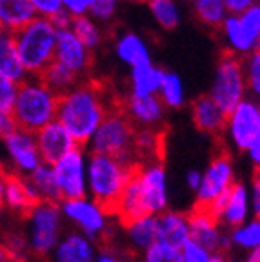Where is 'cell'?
<instances>
[{"label": "cell", "mask_w": 260, "mask_h": 262, "mask_svg": "<svg viewBox=\"0 0 260 262\" xmlns=\"http://www.w3.org/2000/svg\"><path fill=\"white\" fill-rule=\"evenodd\" d=\"M35 15L40 18H51L62 9L60 0H29Z\"/></svg>", "instance_id": "b9f144b4"}, {"label": "cell", "mask_w": 260, "mask_h": 262, "mask_svg": "<svg viewBox=\"0 0 260 262\" xmlns=\"http://www.w3.org/2000/svg\"><path fill=\"white\" fill-rule=\"evenodd\" d=\"M122 228L127 250L133 253H144L149 246H153L159 241V221L153 215L122 222Z\"/></svg>", "instance_id": "7402d4cb"}, {"label": "cell", "mask_w": 260, "mask_h": 262, "mask_svg": "<svg viewBox=\"0 0 260 262\" xmlns=\"http://www.w3.org/2000/svg\"><path fill=\"white\" fill-rule=\"evenodd\" d=\"M226 262H242V258H239V257H228V258H226Z\"/></svg>", "instance_id": "db71d44e"}, {"label": "cell", "mask_w": 260, "mask_h": 262, "mask_svg": "<svg viewBox=\"0 0 260 262\" xmlns=\"http://www.w3.org/2000/svg\"><path fill=\"white\" fill-rule=\"evenodd\" d=\"M6 180H8V171H6L2 166H0V211L4 209V188H6Z\"/></svg>", "instance_id": "816d5d0a"}, {"label": "cell", "mask_w": 260, "mask_h": 262, "mask_svg": "<svg viewBox=\"0 0 260 262\" xmlns=\"http://www.w3.org/2000/svg\"><path fill=\"white\" fill-rule=\"evenodd\" d=\"M118 107L127 117V120L140 129H162V124L166 120L167 110L157 95L149 97L127 95L122 102L118 100Z\"/></svg>", "instance_id": "e0dca14e"}, {"label": "cell", "mask_w": 260, "mask_h": 262, "mask_svg": "<svg viewBox=\"0 0 260 262\" xmlns=\"http://www.w3.org/2000/svg\"><path fill=\"white\" fill-rule=\"evenodd\" d=\"M69 29L75 33V37H77L78 40L85 46V48L90 49L91 53H93L95 49L100 48L102 42H104V38H106L102 26L98 24V22H95L93 18H91V16H88V15L73 18V20H71V26H69Z\"/></svg>", "instance_id": "1f68e13d"}, {"label": "cell", "mask_w": 260, "mask_h": 262, "mask_svg": "<svg viewBox=\"0 0 260 262\" xmlns=\"http://www.w3.org/2000/svg\"><path fill=\"white\" fill-rule=\"evenodd\" d=\"M228 242L229 248H236L246 253L260 250V221L256 217H251L239 228L228 231Z\"/></svg>", "instance_id": "f546056e"}, {"label": "cell", "mask_w": 260, "mask_h": 262, "mask_svg": "<svg viewBox=\"0 0 260 262\" xmlns=\"http://www.w3.org/2000/svg\"><path fill=\"white\" fill-rule=\"evenodd\" d=\"M166 209H169V182L162 160L151 159L138 162L118 199L113 217L122 224L146 215L159 217Z\"/></svg>", "instance_id": "7a4b0ae2"}, {"label": "cell", "mask_w": 260, "mask_h": 262, "mask_svg": "<svg viewBox=\"0 0 260 262\" xmlns=\"http://www.w3.org/2000/svg\"><path fill=\"white\" fill-rule=\"evenodd\" d=\"M118 2H144V0H118Z\"/></svg>", "instance_id": "11a10c76"}, {"label": "cell", "mask_w": 260, "mask_h": 262, "mask_svg": "<svg viewBox=\"0 0 260 262\" xmlns=\"http://www.w3.org/2000/svg\"><path fill=\"white\" fill-rule=\"evenodd\" d=\"M16 127L15 120H13L9 111H0V139H4L8 133H11Z\"/></svg>", "instance_id": "7dc6e473"}, {"label": "cell", "mask_w": 260, "mask_h": 262, "mask_svg": "<svg viewBox=\"0 0 260 262\" xmlns=\"http://www.w3.org/2000/svg\"><path fill=\"white\" fill-rule=\"evenodd\" d=\"M98 246L82 233L71 229L64 231L60 241L49 253V262H95Z\"/></svg>", "instance_id": "ac0fdd59"}, {"label": "cell", "mask_w": 260, "mask_h": 262, "mask_svg": "<svg viewBox=\"0 0 260 262\" xmlns=\"http://www.w3.org/2000/svg\"><path fill=\"white\" fill-rule=\"evenodd\" d=\"M35 16L29 0H0V31L13 35Z\"/></svg>", "instance_id": "4316f807"}, {"label": "cell", "mask_w": 260, "mask_h": 262, "mask_svg": "<svg viewBox=\"0 0 260 262\" xmlns=\"http://www.w3.org/2000/svg\"><path fill=\"white\" fill-rule=\"evenodd\" d=\"M0 244L4 246L9 262H26L29 258V255H31L29 253L26 235L18 233V231H11L6 237H2L0 238Z\"/></svg>", "instance_id": "d590c367"}, {"label": "cell", "mask_w": 260, "mask_h": 262, "mask_svg": "<svg viewBox=\"0 0 260 262\" xmlns=\"http://www.w3.org/2000/svg\"><path fill=\"white\" fill-rule=\"evenodd\" d=\"M0 75L16 82V84H20L22 80L28 78L20 64L18 53H16L13 35L6 31H0Z\"/></svg>", "instance_id": "83f0119b"}, {"label": "cell", "mask_w": 260, "mask_h": 262, "mask_svg": "<svg viewBox=\"0 0 260 262\" xmlns=\"http://www.w3.org/2000/svg\"><path fill=\"white\" fill-rule=\"evenodd\" d=\"M242 66H244V78H246L248 91H253L255 98L258 100V93H260V53L258 51H255V53L242 58Z\"/></svg>", "instance_id": "74e56055"}, {"label": "cell", "mask_w": 260, "mask_h": 262, "mask_svg": "<svg viewBox=\"0 0 260 262\" xmlns=\"http://www.w3.org/2000/svg\"><path fill=\"white\" fill-rule=\"evenodd\" d=\"M175 2H177V0H175Z\"/></svg>", "instance_id": "6f0895ef"}, {"label": "cell", "mask_w": 260, "mask_h": 262, "mask_svg": "<svg viewBox=\"0 0 260 262\" xmlns=\"http://www.w3.org/2000/svg\"><path fill=\"white\" fill-rule=\"evenodd\" d=\"M58 95L42 82L40 77H28L18 84L11 117L16 127L37 133L57 119Z\"/></svg>", "instance_id": "277c9868"}, {"label": "cell", "mask_w": 260, "mask_h": 262, "mask_svg": "<svg viewBox=\"0 0 260 262\" xmlns=\"http://www.w3.org/2000/svg\"><path fill=\"white\" fill-rule=\"evenodd\" d=\"M60 211L66 222L73 226L75 231L82 233L95 244L106 242L113 233V215L106 208H102L90 196L62 201Z\"/></svg>", "instance_id": "ba28073f"}, {"label": "cell", "mask_w": 260, "mask_h": 262, "mask_svg": "<svg viewBox=\"0 0 260 262\" xmlns=\"http://www.w3.org/2000/svg\"><path fill=\"white\" fill-rule=\"evenodd\" d=\"M191 2H197V0H191Z\"/></svg>", "instance_id": "9f6ffc18"}, {"label": "cell", "mask_w": 260, "mask_h": 262, "mask_svg": "<svg viewBox=\"0 0 260 262\" xmlns=\"http://www.w3.org/2000/svg\"><path fill=\"white\" fill-rule=\"evenodd\" d=\"M226 115L209 95H200L191 104V119L197 129L213 137V139H222L224 126H226Z\"/></svg>", "instance_id": "ffe728a7"}, {"label": "cell", "mask_w": 260, "mask_h": 262, "mask_svg": "<svg viewBox=\"0 0 260 262\" xmlns=\"http://www.w3.org/2000/svg\"><path fill=\"white\" fill-rule=\"evenodd\" d=\"M236 182V169L228 151H219L202 171V180L195 193V208L207 209L224 196Z\"/></svg>", "instance_id": "4fadbf2b"}, {"label": "cell", "mask_w": 260, "mask_h": 262, "mask_svg": "<svg viewBox=\"0 0 260 262\" xmlns=\"http://www.w3.org/2000/svg\"><path fill=\"white\" fill-rule=\"evenodd\" d=\"M13 40L28 77H40L46 68L55 60L57 28L49 18L35 16L22 29L13 33Z\"/></svg>", "instance_id": "5b68a950"}, {"label": "cell", "mask_w": 260, "mask_h": 262, "mask_svg": "<svg viewBox=\"0 0 260 262\" xmlns=\"http://www.w3.org/2000/svg\"><path fill=\"white\" fill-rule=\"evenodd\" d=\"M40 78L46 86L53 91V93H57L58 97L64 95L66 91H69L71 88L77 86L78 82H80V78H78L77 75L71 73L69 70H66L64 66H60L55 60L46 68V71L40 75Z\"/></svg>", "instance_id": "836d02e7"}, {"label": "cell", "mask_w": 260, "mask_h": 262, "mask_svg": "<svg viewBox=\"0 0 260 262\" xmlns=\"http://www.w3.org/2000/svg\"><path fill=\"white\" fill-rule=\"evenodd\" d=\"M248 191H249L251 215L258 219L260 217V179H258V171H255V179H253L251 186H248Z\"/></svg>", "instance_id": "ee69618b"}, {"label": "cell", "mask_w": 260, "mask_h": 262, "mask_svg": "<svg viewBox=\"0 0 260 262\" xmlns=\"http://www.w3.org/2000/svg\"><path fill=\"white\" fill-rule=\"evenodd\" d=\"M187 222H189V241L202 246L209 253H216V251L226 253L229 250L228 231L222 229V226L216 222L211 213H207L206 209L193 208V211L187 215Z\"/></svg>", "instance_id": "2e32d148"}, {"label": "cell", "mask_w": 260, "mask_h": 262, "mask_svg": "<svg viewBox=\"0 0 260 262\" xmlns=\"http://www.w3.org/2000/svg\"><path fill=\"white\" fill-rule=\"evenodd\" d=\"M159 242L169 244L180 250L186 242H189V222L187 213L166 209L159 217Z\"/></svg>", "instance_id": "603a6c76"}, {"label": "cell", "mask_w": 260, "mask_h": 262, "mask_svg": "<svg viewBox=\"0 0 260 262\" xmlns=\"http://www.w3.org/2000/svg\"><path fill=\"white\" fill-rule=\"evenodd\" d=\"M115 55L118 60L129 66V70L138 68V66H146L151 62V51L147 48L146 40L137 33H122L120 37L115 40Z\"/></svg>", "instance_id": "d4e9b609"}, {"label": "cell", "mask_w": 260, "mask_h": 262, "mask_svg": "<svg viewBox=\"0 0 260 262\" xmlns=\"http://www.w3.org/2000/svg\"><path fill=\"white\" fill-rule=\"evenodd\" d=\"M135 162L107 155H88V196L113 215L117 202L135 171Z\"/></svg>", "instance_id": "3957f363"}, {"label": "cell", "mask_w": 260, "mask_h": 262, "mask_svg": "<svg viewBox=\"0 0 260 262\" xmlns=\"http://www.w3.org/2000/svg\"><path fill=\"white\" fill-rule=\"evenodd\" d=\"M55 62L64 66L66 70L77 75L80 80L90 78V70L93 64L91 51L75 37L71 29H57L55 44Z\"/></svg>", "instance_id": "9a60e30c"}, {"label": "cell", "mask_w": 260, "mask_h": 262, "mask_svg": "<svg viewBox=\"0 0 260 262\" xmlns=\"http://www.w3.org/2000/svg\"><path fill=\"white\" fill-rule=\"evenodd\" d=\"M88 155L90 153L84 146H75L51 164L60 202L88 196Z\"/></svg>", "instance_id": "8fae6325"}, {"label": "cell", "mask_w": 260, "mask_h": 262, "mask_svg": "<svg viewBox=\"0 0 260 262\" xmlns=\"http://www.w3.org/2000/svg\"><path fill=\"white\" fill-rule=\"evenodd\" d=\"M206 211L211 213L226 231H231V229L239 228L240 224H244L246 221L253 217L251 206H249L248 184L236 180L233 188L224 196H220L219 201L213 202Z\"/></svg>", "instance_id": "5bb4252c"}, {"label": "cell", "mask_w": 260, "mask_h": 262, "mask_svg": "<svg viewBox=\"0 0 260 262\" xmlns=\"http://www.w3.org/2000/svg\"><path fill=\"white\" fill-rule=\"evenodd\" d=\"M157 97L160 98L166 110H182L186 106V88L180 75L166 71Z\"/></svg>", "instance_id": "4dcf8cb0"}, {"label": "cell", "mask_w": 260, "mask_h": 262, "mask_svg": "<svg viewBox=\"0 0 260 262\" xmlns=\"http://www.w3.org/2000/svg\"><path fill=\"white\" fill-rule=\"evenodd\" d=\"M29 180V184L33 186V189L37 191L40 202H53V204H60V193H58L57 182H55L53 169L51 164L42 162L35 171L29 177H26Z\"/></svg>", "instance_id": "f1b7e54d"}, {"label": "cell", "mask_w": 260, "mask_h": 262, "mask_svg": "<svg viewBox=\"0 0 260 262\" xmlns=\"http://www.w3.org/2000/svg\"><path fill=\"white\" fill-rule=\"evenodd\" d=\"M38 202H40V199H38L37 191L33 189V186L29 184V180L26 177L9 175L8 173V180H6L4 188V208L8 211L26 217L29 209L33 206H37Z\"/></svg>", "instance_id": "44dd1931"}, {"label": "cell", "mask_w": 260, "mask_h": 262, "mask_svg": "<svg viewBox=\"0 0 260 262\" xmlns=\"http://www.w3.org/2000/svg\"><path fill=\"white\" fill-rule=\"evenodd\" d=\"M220 33H222L224 42H226V51L228 53H233L236 57H248V55L255 53L258 51V40L251 38L246 33V29L242 28L239 20V15H228L226 16V20L222 22L220 26Z\"/></svg>", "instance_id": "cb8c5ba5"}, {"label": "cell", "mask_w": 260, "mask_h": 262, "mask_svg": "<svg viewBox=\"0 0 260 262\" xmlns=\"http://www.w3.org/2000/svg\"><path fill=\"white\" fill-rule=\"evenodd\" d=\"M239 20L249 37L260 42V8H258V4L251 6V8L246 9L244 13H240Z\"/></svg>", "instance_id": "ab89813d"}, {"label": "cell", "mask_w": 260, "mask_h": 262, "mask_svg": "<svg viewBox=\"0 0 260 262\" xmlns=\"http://www.w3.org/2000/svg\"><path fill=\"white\" fill-rule=\"evenodd\" d=\"M35 140H37V147L42 162L46 164H53L55 160H58L69 149H73L77 146V142L71 139V135L58 120H53L42 129H38L35 133Z\"/></svg>", "instance_id": "d6986e66"}, {"label": "cell", "mask_w": 260, "mask_h": 262, "mask_svg": "<svg viewBox=\"0 0 260 262\" xmlns=\"http://www.w3.org/2000/svg\"><path fill=\"white\" fill-rule=\"evenodd\" d=\"M242 262H260V250H253V251H249V253H246Z\"/></svg>", "instance_id": "f5cc1de1"}, {"label": "cell", "mask_w": 260, "mask_h": 262, "mask_svg": "<svg viewBox=\"0 0 260 262\" xmlns=\"http://www.w3.org/2000/svg\"><path fill=\"white\" fill-rule=\"evenodd\" d=\"M135 126L127 120L126 115L120 111L118 104L106 115L100 126L93 133L88 146L95 155H107L126 162L138 164L133 147Z\"/></svg>", "instance_id": "8992f818"}, {"label": "cell", "mask_w": 260, "mask_h": 262, "mask_svg": "<svg viewBox=\"0 0 260 262\" xmlns=\"http://www.w3.org/2000/svg\"><path fill=\"white\" fill-rule=\"evenodd\" d=\"M0 262H2V260H0Z\"/></svg>", "instance_id": "680465c9"}, {"label": "cell", "mask_w": 260, "mask_h": 262, "mask_svg": "<svg viewBox=\"0 0 260 262\" xmlns=\"http://www.w3.org/2000/svg\"><path fill=\"white\" fill-rule=\"evenodd\" d=\"M118 0H93L88 16H91L100 26H106L117 16Z\"/></svg>", "instance_id": "f35d334b"}, {"label": "cell", "mask_w": 260, "mask_h": 262, "mask_svg": "<svg viewBox=\"0 0 260 262\" xmlns=\"http://www.w3.org/2000/svg\"><path fill=\"white\" fill-rule=\"evenodd\" d=\"M117 104L118 100L107 97L106 86L90 77L58 97L55 120L66 127L77 146L85 147L100 122Z\"/></svg>", "instance_id": "6da1fadb"}, {"label": "cell", "mask_w": 260, "mask_h": 262, "mask_svg": "<svg viewBox=\"0 0 260 262\" xmlns=\"http://www.w3.org/2000/svg\"><path fill=\"white\" fill-rule=\"evenodd\" d=\"M200 180H202V171H199V169H189V171L186 173V188L189 189L193 195H195L197 189H199Z\"/></svg>", "instance_id": "c3c4849f"}, {"label": "cell", "mask_w": 260, "mask_h": 262, "mask_svg": "<svg viewBox=\"0 0 260 262\" xmlns=\"http://www.w3.org/2000/svg\"><path fill=\"white\" fill-rule=\"evenodd\" d=\"M144 2H146L155 22L162 29L173 31L175 28H179L182 15H180V8L175 0H144Z\"/></svg>", "instance_id": "d6a6232c"}, {"label": "cell", "mask_w": 260, "mask_h": 262, "mask_svg": "<svg viewBox=\"0 0 260 262\" xmlns=\"http://www.w3.org/2000/svg\"><path fill=\"white\" fill-rule=\"evenodd\" d=\"M166 71L160 70L153 62L146 66H138L129 71V93L133 97H149L159 93L162 78Z\"/></svg>", "instance_id": "484cf974"}, {"label": "cell", "mask_w": 260, "mask_h": 262, "mask_svg": "<svg viewBox=\"0 0 260 262\" xmlns=\"http://www.w3.org/2000/svg\"><path fill=\"white\" fill-rule=\"evenodd\" d=\"M211 100L224 111L229 113L236 104H240L248 97V86L244 78V66L242 57L224 51L219 58L215 70L213 86L209 90Z\"/></svg>", "instance_id": "9c48e42d"}, {"label": "cell", "mask_w": 260, "mask_h": 262, "mask_svg": "<svg viewBox=\"0 0 260 262\" xmlns=\"http://www.w3.org/2000/svg\"><path fill=\"white\" fill-rule=\"evenodd\" d=\"M16 91H18V84L0 75V111H9L11 113L13 102L16 98Z\"/></svg>", "instance_id": "60d3db41"}, {"label": "cell", "mask_w": 260, "mask_h": 262, "mask_svg": "<svg viewBox=\"0 0 260 262\" xmlns=\"http://www.w3.org/2000/svg\"><path fill=\"white\" fill-rule=\"evenodd\" d=\"M222 137L233 151L246 153L255 140H260V106L256 98L246 97L226 115Z\"/></svg>", "instance_id": "30bf717a"}, {"label": "cell", "mask_w": 260, "mask_h": 262, "mask_svg": "<svg viewBox=\"0 0 260 262\" xmlns=\"http://www.w3.org/2000/svg\"><path fill=\"white\" fill-rule=\"evenodd\" d=\"M49 20H51V24H53L57 29H68L69 26H71V20H73V18H71V15H68L64 9H60V11H58L55 16H51Z\"/></svg>", "instance_id": "681fc988"}, {"label": "cell", "mask_w": 260, "mask_h": 262, "mask_svg": "<svg viewBox=\"0 0 260 262\" xmlns=\"http://www.w3.org/2000/svg\"><path fill=\"white\" fill-rule=\"evenodd\" d=\"M60 2H62V9L68 15H71V18H77V16H85L90 13L93 0H60Z\"/></svg>", "instance_id": "7bdbcfd3"}, {"label": "cell", "mask_w": 260, "mask_h": 262, "mask_svg": "<svg viewBox=\"0 0 260 262\" xmlns=\"http://www.w3.org/2000/svg\"><path fill=\"white\" fill-rule=\"evenodd\" d=\"M140 262H184V260L180 250L157 241L144 253H140Z\"/></svg>", "instance_id": "8d00e7d4"}, {"label": "cell", "mask_w": 260, "mask_h": 262, "mask_svg": "<svg viewBox=\"0 0 260 262\" xmlns=\"http://www.w3.org/2000/svg\"><path fill=\"white\" fill-rule=\"evenodd\" d=\"M195 4V16L202 26L209 29H219L226 16L229 15L224 0H197Z\"/></svg>", "instance_id": "e575fe53"}, {"label": "cell", "mask_w": 260, "mask_h": 262, "mask_svg": "<svg viewBox=\"0 0 260 262\" xmlns=\"http://www.w3.org/2000/svg\"><path fill=\"white\" fill-rule=\"evenodd\" d=\"M95 262H126V260H124V257L120 255V251H117L115 248L107 246L104 250H98Z\"/></svg>", "instance_id": "bcb514c9"}, {"label": "cell", "mask_w": 260, "mask_h": 262, "mask_svg": "<svg viewBox=\"0 0 260 262\" xmlns=\"http://www.w3.org/2000/svg\"><path fill=\"white\" fill-rule=\"evenodd\" d=\"M256 4H258V0H224V6H226L229 15H240Z\"/></svg>", "instance_id": "f6af8a7d"}, {"label": "cell", "mask_w": 260, "mask_h": 262, "mask_svg": "<svg viewBox=\"0 0 260 262\" xmlns=\"http://www.w3.org/2000/svg\"><path fill=\"white\" fill-rule=\"evenodd\" d=\"M0 146L4 151V160L0 166L9 175L29 177L42 164L35 133L15 127L4 139H0Z\"/></svg>", "instance_id": "7c38bea8"}, {"label": "cell", "mask_w": 260, "mask_h": 262, "mask_svg": "<svg viewBox=\"0 0 260 262\" xmlns=\"http://www.w3.org/2000/svg\"><path fill=\"white\" fill-rule=\"evenodd\" d=\"M66 221L62 217L60 204L38 202L26 215V241L29 253L35 257L48 258L57 242L64 235Z\"/></svg>", "instance_id": "52a82bcc"}, {"label": "cell", "mask_w": 260, "mask_h": 262, "mask_svg": "<svg viewBox=\"0 0 260 262\" xmlns=\"http://www.w3.org/2000/svg\"><path fill=\"white\" fill-rule=\"evenodd\" d=\"M246 155H248L249 162L255 166V171H258V164H260V140H255L251 146L246 149Z\"/></svg>", "instance_id": "f907efd6"}]
</instances>
